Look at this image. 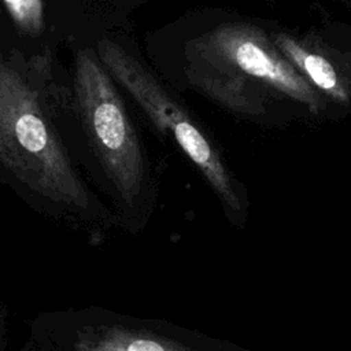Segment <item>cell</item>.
I'll return each mask as SVG.
<instances>
[{
  "label": "cell",
  "instance_id": "6da1fadb",
  "mask_svg": "<svg viewBox=\"0 0 351 351\" xmlns=\"http://www.w3.org/2000/svg\"><path fill=\"white\" fill-rule=\"evenodd\" d=\"M191 84L234 112L258 115L273 99H289L317 112L321 97L265 32L223 23L185 48Z\"/></svg>",
  "mask_w": 351,
  "mask_h": 351
},
{
  "label": "cell",
  "instance_id": "7a4b0ae2",
  "mask_svg": "<svg viewBox=\"0 0 351 351\" xmlns=\"http://www.w3.org/2000/svg\"><path fill=\"white\" fill-rule=\"evenodd\" d=\"M0 166L41 203L82 214L90 195L22 73L0 58Z\"/></svg>",
  "mask_w": 351,
  "mask_h": 351
},
{
  "label": "cell",
  "instance_id": "3957f363",
  "mask_svg": "<svg viewBox=\"0 0 351 351\" xmlns=\"http://www.w3.org/2000/svg\"><path fill=\"white\" fill-rule=\"evenodd\" d=\"M74 92L82 128L118 202L134 207L148 188L141 143L111 74L89 51L75 58Z\"/></svg>",
  "mask_w": 351,
  "mask_h": 351
},
{
  "label": "cell",
  "instance_id": "277c9868",
  "mask_svg": "<svg viewBox=\"0 0 351 351\" xmlns=\"http://www.w3.org/2000/svg\"><path fill=\"white\" fill-rule=\"evenodd\" d=\"M97 56L106 70L133 97L151 122L169 134L188 159L200 170L222 203L233 213L241 211V202L230 176L215 148L195 123L189 112L117 43L103 38Z\"/></svg>",
  "mask_w": 351,
  "mask_h": 351
},
{
  "label": "cell",
  "instance_id": "5b68a950",
  "mask_svg": "<svg viewBox=\"0 0 351 351\" xmlns=\"http://www.w3.org/2000/svg\"><path fill=\"white\" fill-rule=\"evenodd\" d=\"M74 351H191L166 337L121 325L100 326L81 332Z\"/></svg>",
  "mask_w": 351,
  "mask_h": 351
},
{
  "label": "cell",
  "instance_id": "8992f818",
  "mask_svg": "<svg viewBox=\"0 0 351 351\" xmlns=\"http://www.w3.org/2000/svg\"><path fill=\"white\" fill-rule=\"evenodd\" d=\"M274 45L313 86L337 101L346 103L348 100L347 92L339 81L335 67L322 55L310 52L287 34H277L274 37Z\"/></svg>",
  "mask_w": 351,
  "mask_h": 351
},
{
  "label": "cell",
  "instance_id": "52a82bcc",
  "mask_svg": "<svg viewBox=\"0 0 351 351\" xmlns=\"http://www.w3.org/2000/svg\"><path fill=\"white\" fill-rule=\"evenodd\" d=\"M16 30L37 38L47 30V0H1Z\"/></svg>",
  "mask_w": 351,
  "mask_h": 351
}]
</instances>
